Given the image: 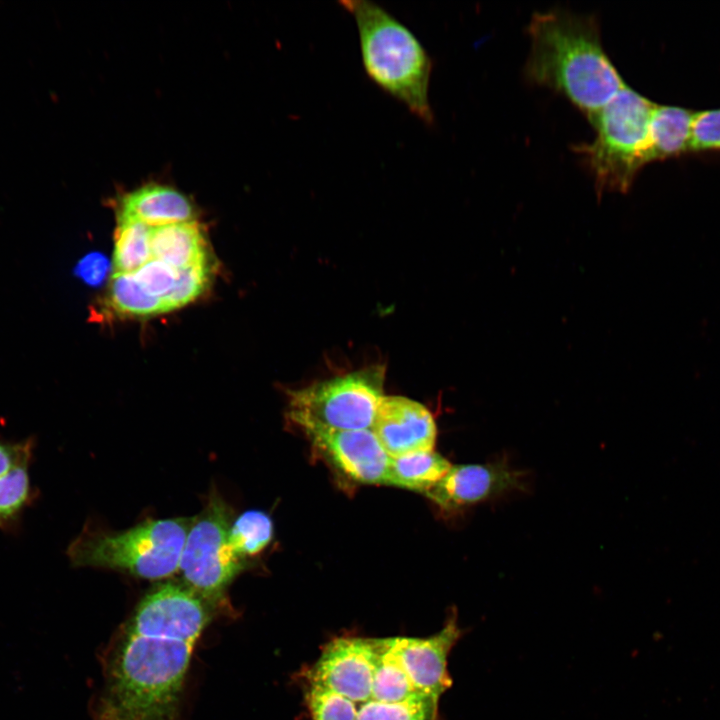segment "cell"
I'll list each match as a JSON object with an SVG mask.
<instances>
[{"label":"cell","instance_id":"6da1fadb","mask_svg":"<svg viewBox=\"0 0 720 720\" xmlns=\"http://www.w3.org/2000/svg\"><path fill=\"white\" fill-rule=\"evenodd\" d=\"M462 633L453 614L425 637H336L302 673L309 719L438 720Z\"/></svg>","mask_w":720,"mask_h":720},{"label":"cell","instance_id":"7a4b0ae2","mask_svg":"<svg viewBox=\"0 0 720 720\" xmlns=\"http://www.w3.org/2000/svg\"><path fill=\"white\" fill-rule=\"evenodd\" d=\"M220 609L183 582L146 593L103 653L94 720H181L195 645Z\"/></svg>","mask_w":720,"mask_h":720},{"label":"cell","instance_id":"3957f363","mask_svg":"<svg viewBox=\"0 0 720 720\" xmlns=\"http://www.w3.org/2000/svg\"><path fill=\"white\" fill-rule=\"evenodd\" d=\"M528 34L527 80L566 97L588 120L626 86L604 50L595 17L538 12Z\"/></svg>","mask_w":720,"mask_h":720},{"label":"cell","instance_id":"277c9868","mask_svg":"<svg viewBox=\"0 0 720 720\" xmlns=\"http://www.w3.org/2000/svg\"><path fill=\"white\" fill-rule=\"evenodd\" d=\"M339 4L354 18L368 79L427 126L435 122L429 100L433 61L417 36L380 5L366 0Z\"/></svg>","mask_w":720,"mask_h":720},{"label":"cell","instance_id":"5b68a950","mask_svg":"<svg viewBox=\"0 0 720 720\" xmlns=\"http://www.w3.org/2000/svg\"><path fill=\"white\" fill-rule=\"evenodd\" d=\"M655 103L627 85L588 120L596 131L590 143L573 151L590 170L598 198L627 192L650 159L649 124Z\"/></svg>","mask_w":720,"mask_h":720},{"label":"cell","instance_id":"8992f818","mask_svg":"<svg viewBox=\"0 0 720 720\" xmlns=\"http://www.w3.org/2000/svg\"><path fill=\"white\" fill-rule=\"evenodd\" d=\"M192 520L152 519L120 532L84 527L66 549L74 568H107L157 580L179 571Z\"/></svg>","mask_w":720,"mask_h":720},{"label":"cell","instance_id":"52a82bcc","mask_svg":"<svg viewBox=\"0 0 720 720\" xmlns=\"http://www.w3.org/2000/svg\"><path fill=\"white\" fill-rule=\"evenodd\" d=\"M385 367L373 365L288 391V418L308 429H371L384 395Z\"/></svg>","mask_w":720,"mask_h":720},{"label":"cell","instance_id":"ba28073f","mask_svg":"<svg viewBox=\"0 0 720 720\" xmlns=\"http://www.w3.org/2000/svg\"><path fill=\"white\" fill-rule=\"evenodd\" d=\"M230 520L228 505L213 490L192 518L179 564L182 582L221 609L227 608L228 586L245 566L229 542Z\"/></svg>","mask_w":720,"mask_h":720},{"label":"cell","instance_id":"9c48e42d","mask_svg":"<svg viewBox=\"0 0 720 720\" xmlns=\"http://www.w3.org/2000/svg\"><path fill=\"white\" fill-rule=\"evenodd\" d=\"M303 432L328 462L350 479L364 484H387L390 457L371 429Z\"/></svg>","mask_w":720,"mask_h":720},{"label":"cell","instance_id":"30bf717a","mask_svg":"<svg viewBox=\"0 0 720 720\" xmlns=\"http://www.w3.org/2000/svg\"><path fill=\"white\" fill-rule=\"evenodd\" d=\"M372 432L390 458L433 450L437 427L432 413L403 396H384Z\"/></svg>","mask_w":720,"mask_h":720},{"label":"cell","instance_id":"8fae6325","mask_svg":"<svg viewBox=\"0 0 720 720\" xmlns=\"http://www.w3.org/2000/svg\"><path fill=\"white\" fill-rule=\"evenodd\" d=\"M524 485L520 471L504 462L451 466L424 494L444 510H456Z\"/></svg>","mask_w":720,"mask_h":720},{"label":"cell","instance_id":"7c38bea8","mask_svg":"<svg viewBox=\"0 0 720 720\" xmlns=\"http://www.w3.org/2000/svg\"><path fill=\"white\" fill-rule=\"evenodd\" d=\"M195 215L187 196L160 184H147L125 194L118 207V218L137 220L149 227L195 221Z\"/></svg>","mask_w":720,"mask_h":720},{"label":"cell","instance_id":"4fadbf2b","mask_svg":"<svg viewBox=\"0 0 720 720\" xmlns=\"http://www.w3.org/2000/svg\"><path fill=\"white\" fill-rule=\"evenodd\" d=\"M150 249L153 259L176 270L210 257L204 231L196 220L151 227Z\"/></svg>","mask_w":720,"mask_h":720},{"label":"cell","instance_id":"5bb4252c","mask_svg":"<svg viewBox=\"0 0 720 720\" xmlns=\"http://www.w3.org/2000/svg\"><path fill=\"white\" fill-rule=\"evenodd\" d=\"M691 116L681 107L654 104L649 124L651 162L688 151Z\"/></svg>","mask_w":720,"mask_h":720},{"label":"cell","instance_id":"9a60e30c","mask_svg":"<svg viewBox=\"0 0 720 720\" xmlns=\"http://www.w3.org/2000/svg\"><path fill=\"white\" fill-rule=\"evenodd\" d=\"M451 466L434 450L390 458L386 485L424 494L441 480Z\"/></svg>","mask_w":720,"mask_h":720},{"label":"cell","instance_id":"2e32d148","mask_svg":"<svg viewBox=\"0 0 720 720\" xmlns=\"http://www.w3.org/2000/svg\"><path fill=\"white\" fill-rule=\"evenodd\" d=\"M29 469L30 465L20 466L0 477V530L6 534L22 530L25 511L39 499Z\"/></svg>","mask_w":720,"mask_h":720},{"label":"cell","instance_id":"e0dca14e","mask_svg":"<svg viewBox=\"0 0 720 720\" xmlns=\"http://www.w3.org/2000/svg\"><path fill=\"white\" fill-rule=\"evenodd\" d=\"M106 307L113 314L128 318H145L166 312L164 300L145 292L133 273L113 274Z\"/></svg>","mask_w":720,"mask_h":720},{"label":"cell","instance_id":"ac0fdd59","mask_svg":"<svg viewBox=\"0 0 720 720\" xmlns=\"http://www.w3.org/2000/svg\"><path fill=\"white\" fill-rule=\"evenodd\" d=\"M150 229L137 220L118 218L112 262L114 274L134 273L151 260Z\"/></svg>","mask_w":720,"mask_h":720},{"label":"cell","instance_id":"d6986e66","mask_svg":"<svg viewBox=\"0 0 720 720\" xmlns=\"http://www.w3.org/2000/svg\"><path fill=\"white\" fill-rule=\"evenodd\" d=\"M273 522L260 510H248L237 517L229 528V542L242 561L262 552L273 538Z\"/></svg>","mask_w":720,"mask_h":720},{"label":"cell","instance_id":"ffe728a7","mask_svg":"<svg viewBox=\"0 0 720 720\" xmlns=\"http://www.w3.org/2000/svg\"><path fill=\"white\" fill-rule=\"evenodd\" d=\"M213 273L211 258L178 270L175 285L164 300L165 311L179 309L199 298L208 288Z\"/></svg>","mask_w":720,"mask_h":720},{"label":"cell","instance_id":"44dd1931","mask_svg":"<svg viewBox=\"0 0 720 720\" xmlns=\"http://www.w3.org/2000/svg\"><path fill=\"white\" fill-rule=\"evenodd\" d=\"M720 149V109L692 112L688 151Z\"/></svg>","mask_w":720,"mask_h":720},{"label":"cell","instance_id":"7402d4cb","mask_svg":"<svg viewBox=\"0 0 720 720\" xmlns=\"http://www.w3.org/2000/svg\"><path fill=\"white\" fill-rule=\"evenodd\" d=\"M135 280L149 295L164 299L172 291L178 270L157 259H151L136 272Z\"/></svg>","mask_w":720,"mask_h":720},{"label":"cell","instance_id":"603a6c76","mask_svg":"<svg viewBox=\"0 0 720 720\" xmlns=\"http://www.w3.org/2000/svg\"><path fill=\"white\" fill-rule=\"evenodd\" d=\"M36 442L33 435L20 440L7 439L0 435V477L14 468L31 466Z\"/></svg>","mask_w":720,"mask_h":720},{"label":"cell","instance_id":"cb8c5ba5","mask_svg":"<svg viewBox=\"0 0 720 720\" xmlns=\"http://www.w3.org/2000/svg\"><path fill=\"white\" fill-rule=\"evenodd\" d=\"M110 263L105 255L93 252L84 256L76 265V275L90 286H99L106 279Z\"/></svg>","mask_w":720,"mask_h":720}]
</instances>
